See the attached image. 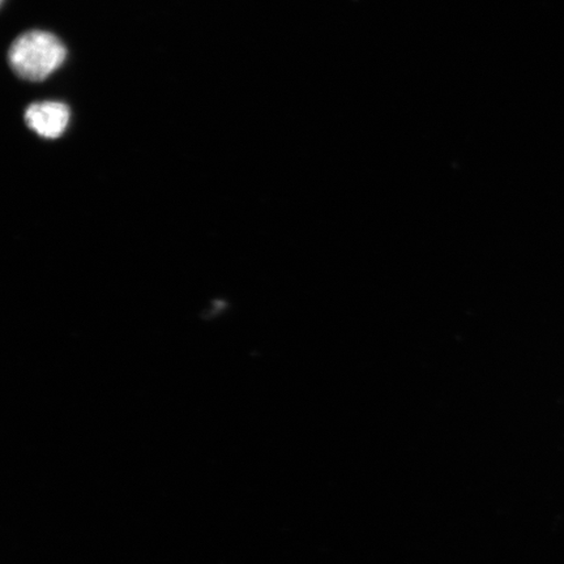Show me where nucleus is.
<instances>
[{"mask_svg": "<svg viewBox=\"0 0 564 564\" xmlns=\"http://www.w3.org/2000/svg\"><path fill=\"white\" fill-rule=\"evenodd\" d=\"M2 2H4V0H2Z\"/></svg>", "mask_w": 564, "mask_h": 564, "instance_id": "obj_3", "label": "nucleus"}, {"mask_svg": "<svg viewBox=\"0 0 564 564\" xmlns=\"http://www.w3.org/2000/svg\"><path fill=\"white\" fill-rule=\"evenodd\" d=\"M65 45L53 33L32 31L21 34L13 42L9 61L10 66L21 79L42 82L66 61Z\"/></svg>", "mask_w": 564, "mask_h": 564, "instance_id": "obj_1", "label": "nucleus"}, {"mask_svg": "<svg viewBox=\"0 0 564 564\" xmlns=\"http://www.w3.org/2000/svg\"><path fill=\"white\" fill-rule=\"evenodd\" d=\"M68 106L62 102L33 104L25 111V122L40 137L55 139L63 135L69 123Z\"/></svg>", "mask_w": 564, "mask_h": 564, "instance_id": "obj_2", "label": "nucleus"}]
</instances>
